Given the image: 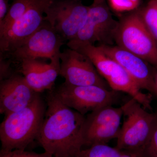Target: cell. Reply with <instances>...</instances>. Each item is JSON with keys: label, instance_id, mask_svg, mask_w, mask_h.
Wrapping results in <instances>:
<instances>
[{"label": "cell", "instance_id": "20", "mask_svg": "<svg viewBox=\"0 0 157 157\" xmlns=\"http://www.w3.org/2000/svg\"><path fill=\"white\" fill-rule=\"evenodd\" d=\"M141 157H157V112L155 118L150 137L141 152Z\"/></svg>", "mask_w": 157, "mask_h": 157}, {"label": "cell", "instance_id": "13", "mask_svg": "<svg viewBox=\"0 0 157 157\" xmlns=\"http://www.w3.org/2000/svg\"><path fill=\"white\" fill-rule=\"evenodd\" d=\"M107 56L115 60L128 72L140 89L146 90L157 96L155 75L147 62L117 45H98Z\"/></svg>", "mask_w": 157, "mask_h": 157}, {"label": "cell", "instance_id": "15", "mask_svg": "<svg viewBox=\"0 0 157 157\" xmlns=\"http://www.w3.org/2000/svg\"><path fill=\"white\" fill-rule=\"evenodd\" d=\"M21 63L23 76L36 92L52 90L59 75L60 61H50L47 63L38 59H24Z\"/></svg>", "mask_w": 157, "mask_h": 157}, {"label": "cell", "instance_id": "24", "mask_svg": "<svg viewBox=\"0 0 157 157\" xmlns=\"http://www.w3.org/2000/svg\"><path fill=\"white\" fill-rule=\"evenodd\" d=\"M120 157H139L136 154L129 152L124 151V152Z\"/></svg>", "mask_w": 157, "mask_h": 157}, {"label": "cell", "instance_id": "25", "mask_svg": "<svg viewBox=\"0 0 157 157\" xmlns=\"http://www.w3.org/2000/svg\"><path fill=\"white\" fill-rule=\"evenodd\" d=\"M155 81L157 89V74L155 75Z\"/></svg>", "mask_w": 157, "mask_h": 157}, {"label": "cell", "instance_id": "7", "mask_svg": "<svg viewBox=\"0 0 157 157\" xmlns=\"http://www.w3.org/2000/svg\"><path fill=\"white\" fill-rule=\"evenodd\" d=\"M89 6L81 0H51L45 11V19L65 41L76 36L87 17Z\"/></svg>", "mask_w": 157, "mask_h": 157}, {"label": "cell", "instance_id": "18", "mask_svg": "<svg viewBox=\"0 0 157 157\" xmlns=\"http://www.w3.org/2000/svg\"><path fill=\"white\" fill-rule=\"evenodd\" d=\"M124 151L107 144H96L82 149L77 157H120Z\"/></svg>", "mask_w": 157, "mask_h": 157}, {"label": "cell", "instance_id": "14", "mask_svg": "<svg viewBox=\"0 0 157 157\" xmlns=\"http://www.w3.org/2000/svg\"><path fill=\"white\" fill-rule=\"evenodd\" d=\"M23 75L14 73L0 84V113L5 116L27 107L38 94Z\"/></svg>", "mask_w": 157, "mask_h": 157}, {"label": "cell", "instance_id": "12", "mask_svg": "<svg viewBox=\"0 0 157 157\" xmlns=\"http://www.w3.org/2000/svg\"><path fill=\"white\" fill-rule=\"evenodd\" d=\"M60 60L59 75L65 78V83L77 86H98L112 90L90 59L83 54L69 48L61 52Z\"/></svg>", "mask_w": 157, "mask_h": 157}, {"label": "cell", "instance_id": "4", "mask_svg": "<svg viewBox=\"0 0 157 157\" xmlns=\"http://www.w3.org/2000/svg\"><path fill=\"white\" fill-rule=\"evenodd\" d=\"M124 116L115 147L139 157L150 137L155 113L147 112L134 98L121 106Z\"/></svg>", "mask_w": 157, "mask_h": 157}, {"label": "cell", "instance_id": "21", "mask_svg": "<svg viewBox=\"0 0 157 157\" xmlns=\"http://www.w3.org/2000/svg\"><path fill=\"white\" fill-rule=\"evenodd\" d=\"M0 157H53L47 152L37 153L34 152L26 151L25 150H13L6 151L1 149Z\"/></svg>", "mask_w": 157, "mask_h": 157}, {"label": "cell", "instance_id": "8", "mask_svg": "<svg viewBox=\"0 0 157 157\" xmlns=\"http://www.w3.org/2000/svg\"><path fill=\"white\" fill-rule=\"evenodd\" d=\"M118 21L113 16L107 0H93L86 19L75 38L70 42L94 45H113Z\"/></svg>", "mask_w": 157, "mask_h": 157}, {"label": "cell", "instance_id": "2", "mask_svg": "<svg viewBox=\"0 0 157 157\" xmlns=\"http://www.w3.org/2000/svg\"><path fill=\"white\" fill-rule=\"evenodd\" d=\"M46 107L39 94L31 104L17 112L5 116L0 125L1 149L25 150L37 139Z\"/></svg>", "mask_w": 157, "mask_h": 157}, {"label": "cell", "instance_id": "5", "mask_svg": "<svg viewBox=\"0 0 157 157\" xmlns=\"http://www.w3.org/2000/svg\"><path fill=\"white\" fill-rule=\"evenodd\" d=\"M114 42L157 69V47L139 14V9L123 14L118 24Z\"/></svg>", "mask_w": 157, "mask_h": 157}, {"label": "cell", "instance_id": "9", "mask_svg": "<svg viewBox=\"0 0 157 157\" xmlns=\"http://www.w3.org/2000/svg\"><path fill=\"white\" fill-rule=\"evenodd\" d=\"M123 116L121 106H113L101 107L85 116L82 132L84 146L107 144L113 138H117Z\"/></svg>", "mask_w": 157, "mask_h": 157}, {"label": "cell", "instance_id": "10", "mask_svg": "<svg viewBox=\"0 0 157 157\" xmlns=\"http://www.w3.org/2000/svg\"><path fill=\"white\" fill-rule=\"evenodd\" d=\"M64 41L44 20L42 25L35 33L9 54L12 58L18 61L46 58L50 61L60 62V49Z\"/></svg>", "mask_w": 157, "mask_h": 157}, {"label": "cell", "instance_id": "3", "mask_svg": "<svg viewBox=\"0 0 157 157\" xmlns=\"http://www.w3.org/2000/svg\"><path fill=\"white\" fill-rule=\"evenodd\" d=\"M67 45L69 48L87 56L111 89L127 93L145 109L152 110V95L142 92L137 83L122 67L115 60L107 56L98 46L70 41L67 42Z\"/></svg>", "mask_w": 157, "mask_h": 157}, {"label": "cell", "instance_id": "11", "mask_svg": "<svg viewBox=\"0 0 157 157\" xmlns=\"http://www.w3.org/2000/svg\"><path fill=\"white\" fill-rule=\"evenodd\" d=\"M50 1L36 0L23 15L0 34L1 54L11 53L40 27Z\"/></svg>", "mask_w": 157, "mask_h": 157}, {"label": "cell", "instance_id": "1", "mask_svg": "<svg viewBox=\"0 0 157 157\" xmlns=\"http://www.w3.org/2000/svg\"><path fill=\"white\" fill-rule=\"evenodd\" d=\"M85 119V116L65 105L51 92L37 140L53 157H77L84 146Z\"/></svg>", "mask_w": 157, "mask_h": 157}, {"label": "cell", "instance_id": "19", "mask_svg": "<svg viewBox=\"0 0 157 157\" xmlns=\"http://www.w3.org/2000/svg\"><path fill=\"white\" fill-rule=\"evenodd\" d=\"M111 11L117 14H127L140 9L142 0H107Z\"/></svg>", "mask_w": 157, "mask_h": 157}, {"label": "cell", "instance_id": "23", "mask_svg": "<svg viewBox=\"0 0 157 157\" xmlns=\"http://www.w3.org/2000/svg\"><path fill=\"white\" fill-rule=\"evenodd\" d=\"M9 0H0V22L2 21L9 11Z\"/></svg>", "mask_w": 157, "mask_h": 157}, {"label": "cell", "instance_id": "16", "mask_svg": "<svg viewBox=\"0 0 157 157\" xmlns=\"http://www.w3.org/2000/svg\"><path fill=\"white\" fill-rule=\"evenodd\" d=\"M36 0H12L8 13L0 22V34H2L15 21L19 19Z\"/></svg>", "mask_w": 157, "mask_h": 157}, {"label": "cell", "instance_id": "22", "mask_svg": "<svg viewBox=\"0 0 157 157\" xmlns=\"http://www.w3.org/2000/svg\"><path fill=\"white\" fill-rule=\"evenodd\" d=\"M11 69L10 62L6 60L3 58L2 56L1 55L0 59V79L1 80L8 78L13 74Z\"/></svg>", "mask_w": 157, "mask_h": 157}, {"label": "cell", "instance_id": "17", "mask_svg": "<svg viewBox=\"0 0 157 157\" xmlns=\"http://www.w3.org/2000/svg\"><path fill=\"white\" fill-rule=\"evenodd\" d=\"M139 14L157 47V0H150L139 9Z\"/></svg>", "mask_w": 157, "mask_h": 157}, {"label": "cell", "instance_id": "6", "mask_svg": "<svg viewBox=\"0 0 157 157\" xmlns=\"http://www.w3.org/2000/svg\"><path fill=\"white\" fill-rule=\"evenodd\" d=\"M53 92L64 104L84 116L113 106L119 99L118 92L98 86H77L64 82Z\"/></svg>", "mask_w": 157, "mask_h": 157}]
</instances>
